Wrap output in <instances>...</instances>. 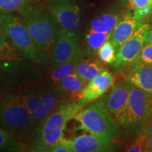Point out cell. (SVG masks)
I'll return each instance as SVG.
<instances>
[{
  "label": "cell",
  "instance_id": "cell-7",
  "mask_svg": "<svg viewBox=\"0 0 152 152\" xmlns=\"http://www.w3.org/2000/svg\"><path fill=\"white\" fill-rule=\"evenodd\" d=\"M151 24L141 23L133 35L123 44L116 54L113 64L115 70L121 71L139 59L140 53L145 45V38Z\"/></svg>",
  "mask_w": 152,
  "mask_h": 152
},
{
  "label": "cell",
  "instance_id": "cell-31",
  "mask_svg": "<svg viewBox=\"0 0 152 152\" xmlns=\"http://www.w3.org/2000/svg\"><path fill=\"white\" fill-rule=\"evenodd\" d=\"M145 150L144 151H152V137H149V140H147L145 144Z\"/></svg>",
  "mask_w": 152,
  "mask_h": 152
},
{
  "label": "cell",
  "instance_id": "cell-30",
  "mask_svg": "<svg viewBox=\"0 0 152 152\" xmlns=\"http://www.w3.org/2000/svg\"><path fill=\"white\" fill-rule=\"evenodd\" d=\"M145 45H152V25L148 30L145 38Z\"/></svg>",
  "mask_w": 152,
  "mask_h": 152
},
{
  "label": "cell",
  "instance_id": "cell-12",
  "mask_svg": "<svg viewBox=\"0 0 152 152\" xmlns=\"http://www.w3.org/2000/svg\"><path fill=\"white\" fill-rule=\"evenodd\" d=\"M125 80L137 88L152 94V67L137 59L126 68Z\"/></svg>",
  "mask_w": 152,
  "mask_h": 152
},
{
  "label": "cell",
  "instance_id": "cell-33",
  "mask_svg": "<svg viewBox=\"0 0 152 152\" xmlns=\"http://www.w3.org/2000/svg\"></svg>",
  "mask_w": 152,
  "mask_h": 152
},
{
  "label": "cell",
  "instance_id": "cell-1",
  "mask_svg": "<svg viewBox=\"0 0 152 152\" xmlns=\"http://www.w3.org/2000/svg\"><path fill=\"white\" fill-rule=\"evenodd\" d=\"M39 52L42 61L51 60L58 28L54 17L46 10L28 5L18 12Z\"/></svg>",
  "mask_w": 152,
  "mask_h": 152
},
{
  "label": "cell",
  "instance_id": "cell-10",
  "mask_svg": "<svg viewBox=\"0 0 152 152\" xmlns=\"http://www.w3.org/2000/svg\"><path fill=\"white\" fill-rule=\"evenodd\" d=\"M131 85L126 80L120 81L112 87L106 96V106L116 121L122 126L125 122L128 109Z\"/></svg>",
  "mask_w": 152,
  "mask_h": 152
},
{
  "label": "cell",
  "instance_id": "cell-5",
  "mask_svg": "<svg viewBox=\"0 0 152 152\" xmlns=\"http://www.w3.org/2000/svg\"><path fill=\"white\" fill-rule=\"evenodd\" d=\"M0 26L11 43L32 61H42L37 47L22 18L11 14L0 13Z\"/></svg>",
  "mask_w": 152,
  "mask_h": 152
},
{
  "label": "cell",
  "instance_id": "cell-32",
  "mask_svg": "<svg viewBox=\"0 0 152 152\" xmlns=\"http://www.w3.org/2000/svg\"><path fill=\"white\" fill-rule=\"evenodd\" d=\"M148 134H149V137H152V117L151 119V122L149 124V132H148Z\"/></svg>",
  "mask_w": 152,
  "mask_h": 152
},
{
  "label": "cell",
  "instance_id": "cell-4",
  "mask_svg": "<svg viewBox=\"0 0 152 152\" xmlns=\"http://www.w3.org/2000/svg\"><path fill=\"white\" fill-rule=\"evenodd\" d=\"M152 115V94L131 87L125 122L122 125L127 133L135 136L148 133Z\"/></svg>",
  "mask_w": 152,
  "mask_h": 152
},
{
  "label": "cell",
  "instance_id": "cell-2",
  "mask_svg": "<svg viewBox=\"0 0 152 152\" xmlns=\"http://www.w3.org/2000/svg\"><path fill=\"white\" fill-rule=\"evenodd\" d=\"M82 109L77 101L61 104L57 106L42 122L38 130L36 150L49 151V148L64 136L67 123L75 119Z\"/></svg>",
  "mask_w": 152,
  "mask_h": 152
},
{
  "label": "cell",
  "instance_id": "cell-16",
  "mask_svg": "<svg viewBox=\"0 0 152 152\" xmlns=\"http://www.w3.org/2000/svg\"><path fill=\"white\" fill-rule=\"evenodd\" d=\"M60 102L59 93L51 89L43 90L42 99L40 105L37 111L32 114L35 124L42 122L57 106L60 105Z\"/></svg>",
  "mask_w": 152,
  "mask_h": 152
},
{
  "label": "cell",
  "instance_id": "cell-25",
  "mask_svg": "<svg viewBox=\"0 0 152 152\" xmlns=\"http://www.w3.org/2000/svg\"><path fill=\"white\" fill-rule=\"evenodd\" d=\"M115 52L116 50L113 44L110 40H108L98 49V56L106 64H114L116 61Z\"/></svg>",
  "mask_w": 152,
  "mask_h": 152
},
{
  "label": "cell",
  "instance_id": "cell-11",
  "mask_svg": "<svg viewBox=\"0 0 152 152\" xmlns=\"http://www.w3.org/2000/svg\"><path fill=\"white\" fill-rule=\"evenodd\" d=\"M115 80L111 73L104 71L89 82L77 101L82 108L100 98L114 85Z\"/></svg>",
  "mask_w": 152,
  "mask_h": 152
},
{
  "label": "cell",
  "instance_id": "cell-18",
  "mask_svg": "<svg viewBox=\"0 0 152 152\" xmlns=\"http://www.w3.org/2000/svg\"><path fill=\"white\" fill-rule=\"evenodd\" d=\"M43 90H30L15 94L17 99L31 114L37 111L42 99Z\"/></svg>",
  "mask_w": 152,
  "mask_h": 152
},
{
  "label": "cell",
  "instance_id": "cell-6",
  "mask_svg": "<svg viewBox=\"0 0 152 152\" xmlns=\"http://www.w3.org/2000/svg\"><path fill=\"white\" fill-rule=\"evenodd\" d=\"M0 123L6 130L19 132H26L35 125L31 114L15 94H9L0 102Z\"/></svg>",
  "mask_w": 152,
  "mask_h": 152
},
{
  "label": "cell",
  "instance_id": "cell-17",
  "mask_svg": "<svg viewBox=\"0 0 152 152\" xmlns=\"http://www.w3.org/2000/svg\"><path fill=\"white\" fill-rule=\"evenodd\" d=\"M104 71L105 68L99 61L83 59L76 66L75 73L88 83Z\"/></svg>",
  "mask_w": 152,
  "mask_h": 152
},
{
  "label": "cell",
  "instance_id": "cell-13",
  "mask_svg": "<svg viewBox=\"0 0 152 152\" xmlns=\"http://www.w3.org/2000/svg\"><path fill=\"white\" fill-rule=\"evenodd\" d=\"M73 152H104L113 151L112 140L92 134H84L72 140Z\"/></svg>",
  "mask_w": 152,
  "mask_h": 152
},
{
  "label": "cell",
  "instance_id": "cell-3",
  "mask_svg": "<svg viewBox=\"0 0 152 152\" xmlns=\"http://www.w3.org/2000/svg\"><path fill=\"white\" fill-rule=\"evenodd\" d=\"M106 96L100 97L84 110H81L75 120L79 128L95 135L111 140L118 134V123L106 106Z\"/></svg>",
  "mask_w": 152,
  "mask_h": 152
},
{
  "label": "cell",
  "instance_id": "cell-9",
  "mask_svg": "<svg viewBox=\"0 0 152 152\" xmlns=\"http://www.w3.org/2000/svg\"><path fill=\"white\" fill-rule=\"evenodd\" d=\"M48 10L58 26L70 31L78 29L80 26V8L70 0H52Z\"/></svg>",
  "mask_w": 152,
  "mask_h": 152
},
{
  "label": "cell",
  "instance_id": "cell-14",
  "mask_svg": "<svg viewBox=\"0 0 152 152\" xmlns=\"http://www.w3.org/2000/svg\"><path fill=\"white\" fill-rule=\"evenodd\" d=\"M141 23L142 20L136 18L134 14L131 13H128L121 18L111 32L109 39L116 52L133 35Z\"/></svg>",
  "mask_w": 152,
  "mask_h": 152
},
{
  "label": "cell",
  "instance_id": "cell-21",
  "mask_svg": "<svg viewBox=\"0 0 152 152\" xmlns=\"http://www.w3.org/2000/svg\"><path fill=\"white\" fill-rule=\"evenodd\" d=\"M20 60L16 47L9 40L0 26V61H18Z\"/></svg>",
  "mask_w": 152,
  "mask_h": 152
},
{
  "label": "cell",
  "instance_id": "cell-15",
  "mask_svg": "<svg viewBox=\"0 0 152 152\" xmlns=\"http://www.w3.org/2000/svg\"><path fill=\"white\" fill-rule=\"evenodd\" d=\"M55 84L57 85L58 90L63 94L75 99V101H78L87 83L74 72L58 80Z\"/></svg>",
  "mask_w": 152,
  "mask_h": 152
},
{
  "label": "cell",
  "instance_id": "cell-27",
  "mask_svg": "<svg viewBox=\"0 0 152 152\" xmlns=\"http://www.w3.org/2000/svg\"><path fill=\"white\" fill-rule=\"evenodd\" d=\"M140 61L152 67V45H145L139 57Z\"/></svg>",
  "mask_w": 152,
  "mask_h": 152
},
{
  "label": "cell",
  "instance_id": "cell-24",
  "mask_svg": "<svg viewBox=\"0 0 152 152\" xmlns=\"http://www.w3.org/2000/svg\"><path fill=\"white\" fill-rule=\"evenodd\" d=\"M28 6V0H0V13L20 12Z\"/></svg>",
  "mask_w": 152,
  "mask_h": 152
},
{
  "label": "cell",
  "instance_id": "cell-28",
  "mask_svg": "<svg viewBox=\"0 0 152 152\" xmlns=\"http://www.w3.org/2000/svg\"><path fill=\"white\" fill-rule=\"evenodd\" d=\"M147 142V133H142L139 134L134 143L130 147L127 149L129 152H140L144 151V147H145Z\"/></svg>",
  "mask_w": 152,
  "mask_h": 152
},
{
  "label": "cell",
  "instance_id": "cell-29",
  "mask_svg": "<svg viewBox=\"0 0 152 152\" xmlns=\"http://www.w3.org/2000/svg\"><path fill=\"white\" fill-rule=\"evenodd\" d=\"M12 139L9 133L3 129L0 128V149H3L11 145Z\"/></svg>",
  "mask_w": 152,
  "mask_h": 152
},
{
  "label": "cell",
  "instance_id": "cell-26",
  "mask_svg": "<svg viewBox=\"0 0 152 152\" xmlns=\"http://www.w3.org/2000/svg\"><path fill=\"white\" fill-rule=\"evenodd\" d=\"M51 152H73L72 140L65 138L64 136L56 144L49 148Z\"/></svg>",
  "mask_w": 152,
  "mask_h": 152
},
{
  "label": "cell",
  "instance_id": "cell-20",
  "mask_svg": "<svg viewBox=\"0 0 152 152\" xmlns=\"http://www.w3.org/2000/svg\"><path fill=\"white\" fill-rule=\"evenodd\" d=\"M83 59H84L83 54V52H80L76 55L72 59L68 61V62L64 63V64H61L56 67H54V69L51 73L52 80L54 83H56L60 80L66 77L70 74L74 73L76 66Z\"/></svg>",
  "mask_w": 152,
  "mask_h": 152
},
{
  "label": "cell",
  "instance_id": "cell-8",
  "mask_svg": "<svg viewBox=\"0 0 152 152\" xmlns=\"http://www.w3.org/2000/svg\"><path fill=\"white\" fill-rule=\"evenodd\" d=\"M80 52L78 37L75 32L60 28L51 58L53 66L56 67L68 62Z\"/></svg>",
  "mask_w": 152,
  "mask_h": 152
},
{
  "label": "cell",
  "instance_id": "cell-22",
  "mask_svg": "<svg viewBox=\"0 0 152 152\" xmlns=\"http://www.w3.org/2000/svg\"><path fill=\"white\" fill-rule=\"evenodd\" d=\"M111 33H100L90 30L86 35L87 48L90 52L98 51L106 41L109 40Z\"/></svg>",
  "mask_w": 152,
  "mask_h": 152
},
{
  "label": "cell",
  "instance_id": "cell-19",
  "mask_svg": "<svg viewBox=\"0 0 152 152\" xmlns=\"http://www.w3.org/2000/svg\"><path fill=\"white\" fill-rule=\"evenodd\" d=\"M121 20L117 14H105L92 20L90 23V30L100 33H111Z\"/></svg>",
  "mask_w": 152,
  "mask_h": 152
},
{
  "label": "cell",
  "instance_id": "cell-23",
  "mask_svg": "<svg viewBox=\"0 0 152 152\" xmlns=\"http://www.w3.org/2000/svg\"><path fill=\"white\" fill-rule=\"evenodd\" d=\"M129 4L134 16L140 20L147 16L152 11V0H130Z\"/></svg>",
  "mask_w": 152,
  "mask_h": 152
}]
</instances>
